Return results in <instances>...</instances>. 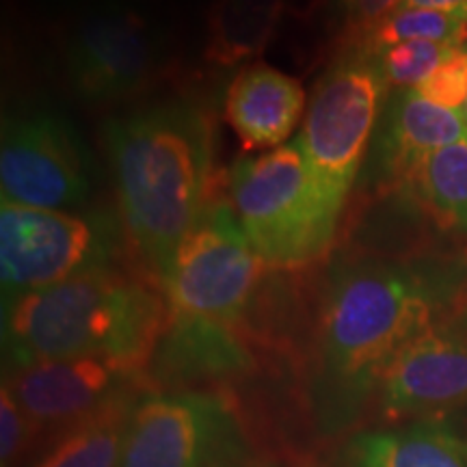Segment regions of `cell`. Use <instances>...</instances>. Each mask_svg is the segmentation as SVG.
Instances as JSON below:
<instances>
[{
    "label": "cell",
    "mask_w": 467,
    "mask_h": 467,
    "mask_svg": "<svg viewBox=\"0 0 467 467\" xmlns=\"http://www.w3.org/2000/svg\"><path fill=\"white\" fill-rule=\"evenodd\" d=\"M402 191L441 227L467 234V141L426 156Z\"/></svg>",
    "instance_id": "ac0fdd59"
},
{
    "label": "cell",
    "mask_w": 467,
    "mask_h": 467,
    "mask_svg": "<svg viewBox=\"0 0 467 467\" xmlns=\"http://www.w3.org/2000/svg\"><path fill=\"white\" fill-rule=\"evenodd\" d=\"M457 273L359 258L331 273L320 317L314 402L318 422L336 433L358 418L392 359L443 318Z\"/></svg>",
    "instance_id": "6da1fadb"
},
{
    "label": "cell",
    "mask_w": 467,
    "mask_h": 467,
    "mask_svg": "<svg viewBox=\"0 0 467 467\" xmlns=\"http://www.w3.org/2000/svg\"><path fill=\"white\" fill-rule=\"evenodd\" d=\"M344 3H347V5H348V3H350V0H344Z\"/></svg>",
    "instance_id": "484cf974"
},
{
    "label": "cell",
    "mask_w": 467,
    "mask_h": 467,
    "mask_svg": "<svg viewBox=\"0 0 467 467\" xmlns=\"http://www.w3.org/2000/svg\"><path fill=\"white\" fill-rule=\"evenodd\" d=\"M139 399L141 394L132 389L69 426L35 467H121Z\"/></svg>",
    "instance_id": "2e32d148"
},
{
    "label": "cell",
    "mask_w": 467,
    "mask_h": 467,
    "mask_svg": "<svg viewBox=\"0 0 467 467\" xmlns=\"http://www.w3.org/2000/svg\"><path fill=\"white\" fill-rule=\"evenodd\" d=\"M306 109V91L275 67L247 66L232 80L225 96V119L244 150L284 145Z\"/></svg>",
    "instance_id": "5bb4252c"
},
{
    "label": "cell",
    "mask_w": 467,
    "mask_h": 467,
    "mask_svg": "<svg viewBox=\"0 0 467 467\" xmlns=\"http://www.w3.org/2000/svg\"><path fill=\"white\" fill-rule=\"evenodd\" d=\"M72 87L85 102L104 107L141 93L159 72V42L137 11L102 7L87 14L66 44Z\"/></svg>",
    "instance_id": "30bf717a"
},
{
    "label": "cell",
    "mask_w": 467,
    "mask_h": 467,
    "mask_svg": "<svg viewBox=\"0 0 467 467\" xmlns=\"http://www.w3.org/2000/svg\"><path fill=\"white\" fill-rule=\"evenodd\" d=\"M459 141H467L463 113L426 100L416 89L394 91L364 162L366 182L402 191L426 156Z\"/></svg>",
    "instance_id": "4fadbf2b"
},
{
    "label": "cell",
    "mask_w": 467,
    "mask_h": 467,
    "mask_svg": "<svg viewBox=\"0 0 467 467\" xmlns=\"http://www.w3.org/2000/svg\"><path fill=\"white\" fill-rule=\"evenodd\" d=\"M165 296L100 266L25 296L3 312L9 372L37 361L96 358L141 372L165 336Z\"/></svg>",
    "instance_id": "3957f363"
},
{
    "label": "cell",
    "mask_w": 467,
    "mask_h": 467,
    "mask_svg": "<svg viewBox=\"0 0 467 467\" xmlns=\"http://www.w3.org/2000/svg\"><path fill=\"white\" fill-rule=\"evenodd\" d=\"M364 48V46H361ZM452 46L435 42H402L370 52L381 69L385 83L399 89H416L433 74V69L452 55Z\"/></svg>",
    "instance_id": "ffe728a7"
},
{
    "label": "cell",
    "mask_w": 467,
    "mask_h": 467,
    "mask_svg": "<svg viewBox=\"0 0 467 467\" xmlns=\"http://www.w3.org/2000/svg\"><path fill=\"white\" fill-rule=\"evenodd\" d=\"M115 221L109 214L28 208L3 202L0 208V279L3 312L25 296L58 282L113 266Z\"/></svg>",
    "instance_id": "52a82bcc"
},
{
    "label": "cell",
    "mask_w": 467,
    "mask_h": 467,
    "mask_svg": "<svg viewBox=\"0 0 467 467\" xmlns=\"http://www.w3.org/2000/svg\"><path fill=\"white\" fill-rule=\"evenodd\" d=\"M249 441L232 402L213 392L145 394L121 467H244Z\"/></svg>",
    "instance_id": "ba28073f"
},
{
    "label": "cell",
    "mask_w": 467,
    "mask_h": 467,
    "mask_svg": "<svg viewBox=\"0 0 467 467\" xmlns=\"http://www.w3.org/2000/svg\"><path fill=\"white\" fill-rule=\"evenodd\" d=\"M463 119H465V126H467V104H465V109H463Z\"/></svg>",
    "instance_id": "d4e9b609"
},
{
    "label": "cell",
    "mask_w": 467,
    "mask_h": 467,
    "mask_svg": "<svg viewBox=\"0 0 467 467\" xmlns=\"http://www.w3.org/2000/svg\"><path fill=\"white\" fill-rule=\"evenodd\" d=\"M139 377V370L113 361L76 358L17 368L5 377L3 385L35 429H69L137 389Z\"/></svg>",
    "instance_id": "7c38bea8"
},
{
    "label": "cell",
    "mask_w": 467,
    "mask_h": 467,
    "mask_svg": "<svg viewBox=\"0 0 467 467\" xmlns=\"http://www.w3.org/2000/svg\"><path fill=\"white\" fill-rule=\"evenodd\" d=\"M230 203L266 268L296 271L329 254L342 210L325 197L299 143L234 162Z\"/></svg>",
    "instance_id": "5b68a950"
},
{
    "label": "cell",
    "mask_w": 467,
    "mask_h": 467,
    "mask_svg": "<svg viewBox=\"0 0 467 467\" xmlns=\"http://www.w3.org/2000/svg\"><path fill=\"white\" fill-rule=\"evenodd\" d=\"M282 7V0H217L210 14L208 57L219 66L258 57L275 33Z\"/></svg>",
    "instance_id": "e0dca14e"
},
{
    "label": "cell",
    "mask_w": 467,
    "mask_h": 467,
    "mask_svg": "<svg viewBox=\"0 0 467 467\" xmlns=\"http://www.w3.org/2000/svg\"><path fill=\"white\" fill-rule=\"evenodd\" d=\"M400 3L402 0H350V25L355 26V31H366V28L377 25L379 20H383L388 14H392Z\"/></svg>",
    "instance_id": "603a6c76"
},
{
    "label": "cell",
    "mask_w": 467,
    "mask_h": 467,
    "mask_svg": "<svg viewBox=\"0 0 467 467\" xmlns=\"http://www.w3.org/2000/svg\"><path fill=\"white\" fill-rule=\"evenodd\" d=\"M396 9H431L467 22V0H402Z\"/></svg>",
    "instance_id": "cb8c5ba5"
},
{
    "label": "cell",
    "mask_w": 467,
    "mask_h": 467,
    "mask_svg": "<svg viewBox=\"0 0 467 467\" xmlns=\"http://www.w3.org/2000/svg\"><path fill=\"white\" fill-rule=\"evenodd\" d=\"M402 42H435L467 48V22L431 9H394L359 33V46L375 52Z\"/></svg>",
    "instance_id": "d6986e66"
},
{
    "label": "cell",
    "mask_w": 467,
    "mask_h": 467,
    "mask_svg": "<svg viewBox=\"0 0 467 467\" xmlns=\"http://www.w3.org/2000/svg\"><path fill=\"white\" fill-rule=\"evenodd\" d=\"M416 91L443 109L463 113L467 104V48H454Z\"/></svg>",
    "instance_id": "44dd1931"
},
{
    "label": "cell",
    "mask_w": 467,
    "mask_h": 467,
    "mask_svg": "<svg viewBox=\"0 0 467 467\" xmlns=\"http://www.w3.org/2000/svg\"><path fill=\"white\" fill-rule=\"evenodd\" d=\"M388 418L429 416L467 402V320L440 318L388 366L379 385Z\"/></svg>",
    "instance_id": "8fae6325"
},
{
    "label": "cell",
    "mask_w": 467,
    "mask_h": 467,
    "mask_svg": "<svg viewBox=\"0 0 467 467\" xmlns=\"http://www.w3.org/2000/svg\"><path fill=\"white\" fill-rule=\"evenodd\" d=\"M388 91L375 57L359 44L331 63L314 85L296 143L336 208L347 206L364 169Z\"/></svg>",
    "instance_id": "8992f818"
},
{
    "label": "cell",
    "mask_w": 467,
    "mask_h": 467,
    "mask_svg": "<svg viewBox=\"0 0 467 467\" xmlns=\"http://www.w3.org/2000/svg\"><path fill=\"white\" fill-rule=\"evenodd\" d=\"M355 467H467V452L440 420L364 433L353 441Z\"/></svg>",
    "instance_id": "9a60e30c"
},
{
    "label": "cell",
    "mask_w": 467,
    "mask_h": 467,
    "mask_svg": "<svg viewBox=\"0 0 467 467\" xmlns=\"http://www.w3.org/2000/svg\"><path fill=\"white\" fill-rule=\"evenodd\" d=\"M104 141L128 236L162 284L180 243L210 202V117L189 102L156 104L110 119Z\"/></svg>",
    "instance_id": "7a4b0ae2"
},
{
    "label": "cell",
    "mask_w": 467,
    "mask_h": 467,
    "mask_svg": "<svg viewBox=\"0 0 467 467\" xmlns=\"http://www.w3.org/2000/svg\"><path fill=\"white\" fill-rule=\"evenodd\" d=\"M3 202L72 210L89 197V162L78 134L61 115L33 110L7 117L0 143Z\"/></svg>",
    "instance_id": "9c48e42d"
},
{
    "label": "cell",
    "mask_w": 467,
    "mask_h": 467,
    "mask_svg": "<svg viewBox=\"0 0 467 467\" xmlns=\"http://www.w3.org/2000/svg\"><path fill=\"white\" fill-rule=\"evenodd\" d=\"M33 429L31 420L3 385V394H0V463L3 467L16 463V459L25 451V443L31 437Z\"/></svg>",
    "instance_id": "7402d4cb"
},
{
    "label": "cell",
    "mask_w": 467,
    "mask_h": 467,
    "mask_svg": "<svg viewBox=\"0 0 467 467\" xmlns=\"http://www.w3.org/2000/svg\"><path fill=\"white\" fill-rule=\"evenodd\" d=\"M265 268L232 203L210 200L161 284L169 320L159 348L169 370L221 375L247 366L236 329Z\"/></svg>",
    "instance_id": "277c9868"
}]
</instances>
